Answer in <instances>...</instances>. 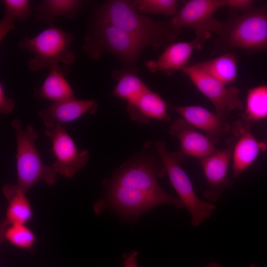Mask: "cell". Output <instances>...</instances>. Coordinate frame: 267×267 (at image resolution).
<instances>
[{"label":"cell","mask_w":267,"mask_h":267,"mask_svg":"<svg viewBox=\"0 0 267 267\" xmlns=\"http://www.w3.org/2000/svg\"><path fill=\"white\" fill-rule=\"evenodd\" d=\"M235 139L233 138L222 149L200 159L207 186L203 195L210 202L219 200L223 192L231 184L228 178V171Z\"/></svg>","instance_id":"obj_11"},{"label":"cell","mask_w":267,"mask_h":267,"mask_svg":"<svg viewBox=\"0 0 267 267\" xmlns=\"http://www.w3.org/2000/svg\"><path fill=\"white\" fill-rule=\"evenodd\" d=\"M10 126L16 134L17 180L15 184L26 193L41 180L48 185H54L57 174L50 166L42 162L35 145L39 134L34 126L29 124L23 129L21 121L18 119L13 120Z\"/></svg>","instance_id":"obj_5"},{"label":"cell","mask_w":267,"mask_h":267,"mask_svg":"<svg viewBox=\"0 0 267 267\" xmlns=\"http://www.w3.org/2000/svg\"><path fill=\"white\" fill-rule=\"evenodd\" d=\"M218 36L219 44L225 49L238 48L249 53L262 51L267 55V6L241 15L232 13Z\"/></svg>","instance_id":"obj_4"},{"label":"cell","mask_w":267,"mask_h":267,"mask_svg":"<svg viewBox=\"0 0 267 267\" xmlns=\"http://www.w3.org/2000/svg\"><path fill=\"white\" fill-rule=\"evenodd\" d=\"M169 134L180 142V151L184 154L200 159L209 156L219 149L205 134L182 118L176 120L171 126Z\"/></svg>","instance_id":"obj_15"},{"label":"cell","mask_w":267,"mask_h":267,"mask_svg":"<svg viewBox=\"0 0 267 267\" xmlns=\"http://www.w3.org/2000/svg\"><path fill=\"white\" fill-rule=\"evenodd\" d=\"M83 6L84 1L80 0H44L37 4L33 10L38 22H45L51 26L58 16L70 20L76 18Z\"/></svg>","instance_id":"obj_20"},{"label":"cell","mask_w":267,"mask_h":267,"mask_svg":"<svg viewBox=\"0 0 267 267\" xmlns=\"http://www.w3.org/2000/svg\"><path fill=\"white\" fill-rule=\"evenodd\" d=\"M238 62L236 55L228 52L194 65L223 84L228 85L236 79Z\"/></svg>","instance_id":"obj_21"},{"label":"cell","mask_w":267,"mask_h":267,"mask_svg":"<svg viewBox=\"0 0 267 267\" xmlns=\"http://www.w3.org/2000/svg\"><path fill=\"white\" fill-rule=\"evenodd\" d=\"M169 107L189 124L203 131L215 145L231 129L226 120L203 107L172 105Z\"/></svg>","instance_id":"obj_13"},{"label":"cell","mask_w":267,"mask_h":267,"mask_svg":"<svg viewBox=\"0 0 267 267\" xmlns=\"http://www.w3.org/2000/svg\"><path fill=\"white\" fill-rule=\"evenodd\" d=\"M152 163L135 161L120 169L111 179L107 193L108 206L120 217L136 221L154 207L170 204L182 207L179 198L166 192L157 178L163 174Z\"/></svg>","instance_id":"obj_1"},{"label":"cell","mask_w":267,"mask_h":267,"mask_svg":"<svg viewBox=\"0 0 267 267\" xmlns=\"http://www.w3.org/2000/svg\"><path fill=\"white\" fill-rule=\"evenodd\" d=\"M0 229L2 239L17 248L30 250L35 242L34 233L25 224H11Z\"/></svg>","instance_id":"obj_25"},{"label":"cell","mask_w":267,"mask_h":267,"mask_svg":"<svg viewBox=\"0 0 267 267\" xmlns=\"http://www.w3.org/2000/svg\"><path fill=\"white\" fill-rule=\"evenodd\" d=\"M205 267H224L215 262H212L207 264Z\"/></svg>","instance_id":"obj_30"},{"label":"cell","mask_w":267,"mask_h":267,"mask_svg":"<svg viewBox=\"0 0 267 267\" xmlns=\"http://www.w3.org/2000/svg\"><path fill=\"white\" fill-rule=\"evenodd\" d=\"M14 100L7 97L4 92L1 82L0 83V113L3 115L11 113L15 108Z\"/></svg>","instance_id":"obj_28"},{"label":"cell","mask_w":267,"mask_h":267,"mask_svg":"<svg viewBox=\"0 0 267 267\" xmlns=\"http://www.w3.org/2000/svg\"><path fill=\"white\" fill-rule=\"evenodd\" d=\"M155 146L179 200L191 215V224L198 226L210 218L216 206L209 202L200 200L196 195L189 177L181 167L184 155L180 150L168 152L163 141L155 142Z\"/></svg>","instance_id":"obj_7"},{"label":"cell","mask_w":267,"mask_h":267,"mask_svg":"<svg viewBox=\"0 0 267 267\" xmlns=\"http://www.w3.org/2000/svg\"><path fill=\"white\" fill-rule=\"evenodd\" d=\"M83 50L89 58L98 60L104 52L134 67L147 46L135 36L109 22L95 20L91 31L84 37Z\"/></svg>","instance_id":"obj_3"},{"label":"cell","mask_w":267,"mask_h":267,"mask_svg":"<svg viewBox=\"0 0 267 267\" xmlns=\"http://www.w3.org/2000/svg\"><path fill=\"white\" fill-rule=\"evenodd\" d=\"M223 7L224 0H190L178 11L170 23L178 33L182 28L191 29L195 38L204 44L213 33L219 35L223 30L224 23L218 20L214 15Z\"/></svg>","instance_id":"obj_8"},{"label":"cell","mask_w":267,"mask_h":267,"mask_svg":"<svg viewBox=\"0 0 267 267\" xmlns=\"http://www.w3.org/2000/svg\"><path fill=\"white\" fill-rule=\"evenodd\" d=\"M252 124L247 121L235 123L232 132L237 140L234 145L232 178H238L254 162L260 153L267 150L266 142L258 140L253 134Z\"/></svg>","instance_id":"obj_12"},{"label":"cell","mask_w":267,"mask_h":267,"mask_svg":"<svg viewBox=\"0 0 267 267\" xmlns=\"http://www.w3.org/2000/svg\"><path fill=\"white\" fill-rule=\"evenodd\" d=\"M2 192L7 200L6 218L1 227L15 223L25 224L31 219L33 214L31 204L26 193L16 184H6Z\"/></svg>","instance_id":"obj_19"},{"label":"cell","mask_w":267,"mask_h":267,"mask_svg":"<svg viewBox=\"0 0 267 267\" xmlns=\"http://www.w3.org/2000/svg\"><path fill=\"white\" fill-rule=\"evenodd\" d=\"M138 253L135 251H132L123 255V267H138L137 265Z\"/></svg>","instance_id":"obj_29"},{"label":"cell","mask_w":267,"mask_h":267,"mask_svg":"<svg viewBox=\"0 0 267 267\" xmlns=\"http://www.w3.org/2000/svg\"><path fill=\"white\" fill-rule=\"evenodd\" d=\"M69 72L67 66L61 67L60 64L50 67L42 86L37 89V96L53 102L75 98L74 90L65 77Z\"/></svg>","instance_id":"obj_18"},{"label":"cell","mask_w":267,"mask_h":267,"mask_svg":"<svg viewBox=\"0 0 267 267\" xmlns=\"http://www.w3.org/2000/svg\"><path fill=\"white\" fill-rule=\"evenodd\" d=\"M249 267H258L256 265L254 264H251Z\"/></svg>","instance_id":"obj_31"},{"label":"cell","mask_w":267,"mask_h":267,"mask_svg":"<svg viewBox=\"0 0 267 267\" xmlns=\"http://www.w3.org/2000/svg\"><path fill=\"white\" fill-rule=\"evenodd\" d=\"M127 110L133 120L140 123L154 119L169 121L171 117L167 113V105L157 93L147 89L133 104L127 105Z\"/></svg>","instance_id":"obj_17"},{"label":"cell","mask_w":267,"mask_h":267,"mask_svg":"<svg viewBox=\"0 0 267 267\" xmlns=\"http://www.w3.org/2000/svg\"><path fill=\"white\" fill-rule=\"evenodd\" d=\"M266 143H267V141H266Z\"/></svg>","instance_id":"obj_32"},{"label":"cell","mask_w":267,"mask_h":267,"mask_svg":"<svg viewBox=\"0 0 267 267\" xmlns=\"http://www.w3.org/2000/svg\"><path fill=\"white\" fill-rule=\"evenodd\" d=\"M76 38L74 34L53 25L34 37H24L18 46L34 55L28 67L31 71L36 72L61 63L66 66L73 64L76 57L69 48Z\"/></svg>","instance_id":"obj_6"},{"label":"cell","mask_w":267,"mask_h":267,"mask_svg":"<svg viewBox=\"0 0 267 267\" xmlns=\"http://www.w3.org/2000/svg\"><path fill=\"white\" fill-rule=\"evenodd\" d=\"M1 2L4 13L0 21V42L10 31L15 30L16 20L26 22L33 11L28 0H3Z\"/></svg>","instance_id":"obj_23"},{"label":"cell","mask_w":267,"mask_h":267,"mask_svg":"<svg viewBox=\"0 0 267 267\" xmlns=\"http://www.w3.org/2000/svg\"><path fill=\"white\" fill-rule=\"evenodd\" d=\"M133 2L140 13L162 14L173 16L177 14L180 3V1L176 0H135Z\"/></svg>","instance_id":"obj_26"},{"label":"cell","mask_w":267,"mask_h":267,"mask_svg":"<svg viewBox=\"0 0 267 267\" xmlns=\"http://www.w3.org/2000/svg\"><path fill=\"white\" fill-rule=\"evenodd\" d=\"M244 114L245 120L251 123L267 119V85L248 89Z\"/></svg>","instance_id":"obj_24"},{"label":"cell","mask_w":267,"mask_h":267,"mask_svg":"<svg viewBox=\"0 0 267 267\" xmlns=\"http://www.w3.org/2000/svg\"><path fill=\"white\" fill-rule=\"evenodd\" d=\"M225 7L232 10L241 11L242 13L247 12L254 8V2L251 0H224Z\"/></svg>","instance_id":"obj_27"},{"label":"cell","mask_w":267,"mask_h":267,"mask_svg":"<svg viewBox=\"0 0 267 267\" xmlns=\"http://www.w3.org/2000/svg\"><path fill=\"white\" fill-rule=\"evenodd\" d=\"M95 15V20L118 26L154 49L166 46L175 42L178 34L170 23L154 22L139 13L133 1H106L96 10Z\"/></svg>","instance_id":"obj_2"},{"label":"cell","mask_w":267,"mask_h":267,"mask_svg":"<svg viewBox=\"0 0 267 267\" xmlns=\"http://www.w3.org/2000/svg\"><path fill=\"white\" fill-rule=\"evenodd\" d=\"M97 103L93 99H78L75 98L53 102L41 109L38 115L46 129H52L57 125L75 121L87 114H94Z\"/></svg>","instance_id":"obj_14"},{"label":"cell","mask_w":267,"mask_h":267,"mask_svg":"<svg viewBox=\"0 0 267 267\" xmlns=\"http://www.w3.org/2000/svg\"><path fill=\"white\" fill-rule=\"evenodd\" d=\"M204 45L196 38L188 42H174L166 46L156 60L146 62V66L151 72L160 71L170 75L185 67L193 52Z\"/></svg>","instance_id":"obj_16"},{"label":"cell","mask_w":267,"mask_h":267,"mask_svg":"<svg viewBox=\"0 0 267 267\" xmlns=\"http://www.w3.org/2000/svg\"><path fill=\"white\" fill-rule=\"evenodd\" d=\"M197 89L214 105L216 114L226 120L230 113L244 107L239 89L227 86L196 67L186 65L182 70Z\"/></svg>","instance_id":"obj_9"},{"label":"cell","mask_w":267,"mask_h":267,"mask_svg":"<svg viewBox=\"0 0 267 267\" xmlns=\"http://www.w3.org/2000/svg\"><path fill=\"white\" fill-rule=\"evenodd\" d=\"M44 134L51 141L52 151L56 161L50 166L56 174L71 178L88 163L89 154L87 149L79 150L66 129L57 125L45 129Z\"/></svg>","instance_id":"obj_10"},{"label":"cell","mask_w":267,"mask_h":267,"mask_svg":"<svg viewBox=\"0 0 267 267\" xmlns=\"http://www.w3.org/2000/svg\"><path fill=\"white\" fill-rule=\"evenodd\" d=\"M113 77L118 81L112 94L127 101V105L133 104L149 88L133 71H116Z\"/></svg>","instance_id":"obj_22"}]
</instances>
